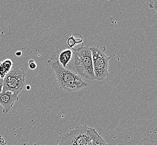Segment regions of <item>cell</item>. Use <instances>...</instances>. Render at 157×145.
I'll return each mask as SVG.
<instances>
[{
  "label": "cell",
  "instance_id": "6da1fadb",
  "mask_svg": "<svg viewBox=\"0 0 157 145\" xmlns=\"http://www.w3.org/2000/svg\"><path fill=\"white\" fill-rule=\"evenodd\" d=\"M47 63L55 72L57 83L60 88L67 92H72L80 91L87 86V84L82 80L80 76L64 68L56 55L51 57Z\"/></svg>",
  "mask_w": 157,
  "mask_h": 145
},
{
  "label": "cell",
  "instance_id": "7a4b0ae2",
  "mask_svg": "<svg viewBox=\"0 0 157 145\" xmlns=\"http://www.w3.org/2000/svg\"><path fill=\"white\" fill-rule=\"evenodd\" d=\"M74 65L79 76L95 80L93 60L90 47H80L74 50Z\"/></svg>",
  "mask_w": 157,
  "mask_h": 145
},
{
  "label": "cell",
  "instance_id": "3957f363",
  "mask_svg": "<svg viewBox=\"0 0 157 145\" xmlns=\"http://www.w3.org/2000/svg\"><path fill=\"white\" fill-rule=\"evenodd\" d=\"M26 73L21 68H16L11 70L3 78L2 92L11 91L18 94L25 88Z\"/></svg>",
  "mask_w": 157,
  "mask_h": 145
},
{
  "label": "cell",
  "instance_id": "277c9868",
  "mask_svg": "<svg viewBox=\"0 0 157 145\" xmlns=\"http://www.w3.org/2000/svg\"><path fill=\"white\" fill-rule=\"evenodd\" d=\"M93 60L95 80H104L109 76V62L110 59L105 53V50L100 47H90Z\"/></svg>",
  "mask_w": 157,
  "mask_h": 145
},
{
  "label": "cell",
  "instance_id": "5b68a950",
  "mask_svg": "<svg viewBox=\"0 0 157 145\" xmlns=\"http://www.w3.org/2000/svg\"><path fill=\"white\" fill-rule=\"evenodd\" d=\"M86 125L77 126L62 138L60 145H87L91 142Z\"/></svg>",
  "mask_w": 157,
  "mask_h": 145
},
{
  "label": "cell",
  "instance_id": "8992f818",
  "mask_svg": "<svg viewBox=\"0 0 157 145\" xmlns=\"http://www.w3.org/2000/svg\"><path fill=\"white\" fill-rule=\"evenodd\" d=\"M18 95L9 91H3L0 94V106L3 107V113H9L15 102L19 101Z\"/></svg>",
  "mask_w": 157,
  "mask_h": 145
},
{
  "label": "cell",
  "instance_id": "52a82bcc",
  "mask_svg": "<svg viewBox=\"0 0 157 145\" xmlns=\"http://www.w3.org/2000/svg\"><path fill=\"white\" fill-rule=\"evenodd\" d=\"M88 135L91 139V142L96 145H107L106 142L100 136L94 128H88Z\"/></svg>",
  "mask_w": 157,
  "mask_h": 145
},
{
  "label": "cell",
  "instance_id": "ba28073f",
  "mask_svg": "<svg viewBox=\"0 0 157 145\" xmlns=\"http://www.w3.org/2000/svg\"><path fill=\"white\" fill-rule=\"evenodd\" d=\"M73 55V52L71 49H66L62 51L59 54L58 60L59 63L64 68H66L67 65L71 60Z\"/></svg>",
  "mask_w": 157,
  "mask_h": 145
},
{
  "label": "cell",
  "instance_id": "9c48e42d",
  "mask_svg": "<svg viewBox=\"0 0 157 145\" xmlns=\"http://www.w3.org/2000/svg\"><path fill=\"white\" fill-rule=\"evenodd\" d=\"M12 60L7 59L2 62H0V78H2L10 72L13 67Z\"/></svg>",
  "mask_w": 157,
  "mask_h": 145
},
{
  "label": "cell",
  "instance_id": "30bf717a",
  "mask_svg": "<svg viewBox=\"0 0 157 145\" xmlns=\"http://www.w3.org/2000/svg\"><path fill=\"white\" fill-rule=\"evenodd\" d=\"M81 44L83 45V41L82 36L80 38H75L74 35H71L69 38L67 39V45L69 47V49H72L73 50L75 49V46L77 44Z\"/></svg>",
  "mask_w": 157,
  "mask_h": 145
},
{
  "label": "cell",
  "instance_id": "8fae6325",
  "mask_svg": "<svg viewBox=\"0 0 157 145\" xmlns=\"http://www.w3.org/2000/svg\"><path fill=\"white\" fill-rule=\"evenodd\" d=\"M146 145H157V141L151 136H148L146 139H144Z\"/></svg>",
  "mask_w": 157,
  "mask_h": 145
},
{
  "label": "cell",
  "instance_id": "7c38bea8",
  "mask_svg": "<svg viewBox=\"0 0 157 145\" xmlns=\"http://www.w3.org/2000/svg\"><path fill=\"white\" fill-rule=\"evenodd\" d=\"M149 7L154 9L157 13V0H151L149 1Z\"/></svg>",
  "mask_w": 157,
  "mask_h": 145
},
{
  "label": "cell",
  "instance_id": "4fadbf2b",
  "mask_svg": "<svg viewBox=\"0 0 157 145\" xmlns=\"http://www.w3.org/2000/svg\"><path fill=\"white\" fill-rule=\"evenodd\" d=\"M28 65L29 68L32 70H35L37 67L36 63H35L34 59H30V60H29Z\"/></svg>",
  "mask_w": 157,
  "mask_h": 145
},
{
  "label": "cell",
  "instance_id": "5bb4252c",
  "mask_svg": "<svg viewBox=\"0 0 157 145\" xmlns=\"http://www.w3.org/2000/svg\"><path fill=\"white\" fill-rule=\"evenodd\" d=\"M3 85V79L0 78V94L2 92Z\"/></svg>",
  "mask_w": 157,
  "mask_h": 145
},
{
  "label": "cell",
  "instance_id": "9a60e30c",
  "mask_svg": "<svg viewBox=\"0 0 157 145\" xmlns=\"http://www.w3.org/2000/svg\"><path fill=\"white\" fill-rule=\"evenodd\" d=\"M0 145H6V143L5 142V139L0 136Z\"/></svg>",
  "mask_w": 157,
  "mask_h": 145
},
{
  "label": "cell",
  "instance_id": "2e32d148",
  "mask_svg": "<svg viewBox=\"0 0 157 145\" xmlns=\"http://www.w3.org/2000/svg\"><path fill=\"white\" fill-rule=\"evenodd\" d=\"M22 55V52L21 51H18L16 53V55L17 57H20Z\"/></svg>",
  "mask_w": 157,
  "mask_h": 145
},
{
  "label": "cell",
  "instance_id": "e0dca14e",
  "mask_svg": "<svg viewBox=\"0 0 157 145\" xmlns=\"http://www.w3.org/2000/svg\"><path fill=\"white\" fill-rule=\"evenodd\" d=\"M137 145H145V143L144 141V139H143V140H141L140 142H139L138 144Z\"/></svg>",
  "mask_w": 157,
  "mask_h": 145
},
{
  "label": "cell",
  "instance_id": "ac0fdd59",
  "mask_svg": "<svg viewBox=\"0 0 157 145\" xmlns=\"http://www.w3.org/2000/svg\"><path fill=\"white\" fill-rule=\"evenodd\" d=\"M25 87H26V90H28V91H29V90L30 89V88H31V87H30V85H26Z\"/></svg>",
  "mask_w": 157,
  "mask_h": 145
},
{
  "label": "cell",
  "instance_id": "d6986e66",
  "mask_svg": "<svg viewBox=\"0 0 157 145\" xmlns=\"http://www.w3.org/2000/svg\"></svg>",
  "mask_w": 157,
  "mask_h": 145
}]
</instances>
